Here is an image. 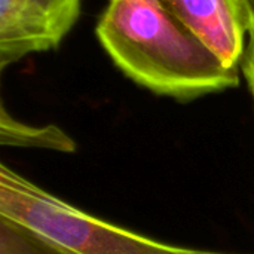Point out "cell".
Wrapping results in <instances>:
<instances>
[{
	"instance_id": "6da1fadb",
	"label": "cell",
	"mask_w": 254,
	"mask_h": 254,
	"mask_svg": "<svg viewBox=\"0 0 254 254\" xmlns=\"http://www.w3.org/2000/svg\"><path fill=\"white\" fill-rule=\"evenodd\" d=\"M97 37L134 83L177 101L237 88L241 68L226 64L159 0H109Z\"/></svg>"
},
{
	"instance_id": "7a4b0ae2",
	"label": "cell",
	"mask_w": 254,
	"mask_h": 254,
	"mask_svg": "<svg viewBox=\"0 0 254 254\" xmlns=\"http://www.w3.org/2000/svg\"><path fill=\"white\" fill-rule=\"evenodd\" d=\"M0 214L12 217L77 254H229L164 244L109 223L0 167Z\"/></svg>"
},
{
	"instance_id": "3957f363",
	"label": "cell",
	"mask_w": 254,
	"mask_h": 254,
	"mask_svg": "<svg viewBox=\"0 0 254 254\" xmlns=\"http://www.w3.org/2000/svg\"><path fill=\"white\" fill-rule=\"evenodd\" d=\"M82 0H0V70L57 49L76 25Z\"/></svg>"
},
{
	"instance_id": "277c9868",
	"label": "cell",
	"mask_w": 254,
	"mask_h": 254,
	"mask_svg": "<svg viewBox=\"0 0 254 254\" xmlns=\"http://www.w3.org/2000/svg\"><path fill=\"white\" fill-rule=\"evenodd\" d=\"M226 64L241 68L252 30L249 0H159Z\"/></svg>"
},
{
	"instance_id": "5b68a950",
	"label": "cell",
	"mask_w": 254,
	"mask_h": 254,
	"mask_svg": "<svg viewBox=\"0 0 254 254\" xmlns=\"http://www.w3.org/2000/svg\"><path fill=\"white\" fill-rule=\"evenodd\" d=\"M0 141L3 146L39 147L57 152H74L76 143L61 128L55 125L33 127L12 118L4 106L0 112Z\"/></svg>"
},
{
	"instance_id": "8992f818",
	"label": "cell",
	"mask_w": 254,
	"mask_h": 254,
	"mask_svg": "<svg viewBox=\"0 0 254 254\" xmlns=\"http://www.w3.org/2000/svg\"><path fill=\"white\" fill-rule=\"evenodd\" d=\"M0 254H77L12 217L0 214Z\"/></svg>"
},
{
	"instance_id": "52a82bcc",
	"label": "cell",
	"mask_w": 254,
	"mask_h": 254,
	"mask_svg": "<svg viewBox=\"0 0 254 254\" xmlns=\"http://www.w3.org/2000/svg\"><path fill=\"white\" fill-rule=\"evenodd\" d=\"M241 71L250 89V94L254 101V25L249 33V42L246 46V52L241 61Z\"/></svg>"
},
{
	"instance_id": "ba28073f",
	"label": "cell",
	"mask_w": 254,
	"mask_h": 254,
	"mask_svg": "<svg viewBox=\"0 0 254 254\" xmlns=\"http://www.w3.org/2000/svg\"><path fill=\"white\" fill-rule=\"evenodd\" d=\"M249 4H250V10H252V21H253L252 27H253L254 25V0H249Z\"/></svg>"
}]
</instances>
